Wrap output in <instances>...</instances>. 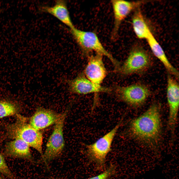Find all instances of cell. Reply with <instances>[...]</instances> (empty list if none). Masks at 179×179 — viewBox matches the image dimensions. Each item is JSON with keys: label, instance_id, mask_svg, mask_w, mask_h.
<instances>
[{"label": "cell", "instance_id": "cell-3", "mask_svg": "<svg viewBox=\"0 0 179 179\" xmlns=\"http://www.w3.org/2000/svg\"><path fill=\"white\" fill-rule=\"evenodd\" d=\"M68 30L83 55H88L94 52L108 58L116 68L119 67L120 63L105 49L95 32L83 31L75 26L69 28Z\"/></svg>", "mask_w": 179, "mask_h": 179}, {"label": "cell", "instance_id": "cell-7", "mask_svg": "<svg viewBox=\"0 0 179 179\" xmlns=\"http://www.w3.org/2000/svg\"><path fill=\"white\" fill-rule=\"evenodd\" d=\"M115 92L121 100L135 107L143 105L151 94L150 90L147 86L140 83L126 86H117Z\"/></svg>", "mask_w": 179, "mask_h": 179}, {"label": "cell", "instance_id": "cell-21", "mask_svg": "<svg viewBox=\"0 0 179 179\" xmlns=\"http://www.w3.org/2000/svg\"><path fill=\"white\" fill-rule=\"evenodd\" d=\"M1 9L0 8V11H1Z\"/></svg>", "mask_w": 179, "mask_h": 179}, {"label": "cell", "instance_id": "cell-18", "mask_svg": "<svg viewBox=\"0 0 179 179\" xmlns=\"http://www.w3.org/2000/svg\"><path fill=\"white\" fill-rule=\"evenodd\" d=\"M116 173V167L115 165L111 164L102 172L88 179H109L114 175Z\"/></svg>", "mask_w": 179, "mask_h": 179}, {"label": "cell", "instance_id": "cell-16", "mask_svg": "<svg viewBox=\"0 0 179 179\" xmlns=\"http://www.w3.org/2000/svg\"><path fill=\"white\" fill-rule=\"evenodd\" d=\"M132 24L136 35L139 39H145L151 33L143 15L139 10L136 11L132 18Z\"/></svg>", "mask_w": 179, "mask_h": 179}, {"label": "cell", "instance_id": "cell-12", "mask_svg": "<svg viewBox=\"0 0 179 179\" xmlns=\"http://www.w3.org/2000/svg\"><path fill=\"white\" fill-rule=\"evenodd\" d=\"M61 114L52 110L39 107L30 118L29 123L35 129L40 131L55 124Z\"/></svg>", "mask_w": 179, "mask_h": 179}, {"label": "cell", "instance_id": "cell-15", "mask_svg": "<svg viewBox=\"0 0 179 179\" xmlns=\"http://www.w3.org/2000/svg\"><path fill=\"white\" fill-rule=\"evenodd\" d=\"M146 39L153 53L163 64L169 74L178 79V71L169 61L163 49L152 33Z\"/></svg>", "mask_w": 179, "mask_h": 179}, {"label": "cell", "instance_id": "cell-11", "mask_svg": "<svg viewBox=\"0 0 179 179\" xmlns=\"http://www.w3.org/2000/svg\"><path fill=\"white\" fill-rule=\"evenodd\" d=\"M114 17L112 32L113 38L116 36L123 21L130 12L141 3L140 2L130 1L122 0L111 1Z\"/></svg>", "mask_w": 179, "mask_h": 179}, {"label": "cell", "instance_id": "cell-20", "mask_svg": "<svg viewBox=\"0 0 179 179\" xmlns=\"http://www.w3.org/2000/svg\"><path fill=\"white\" fill-rule=\"evenodd\" d=\"M0 179H5L2 176L0 175Z\"/></svg>", "mask_w": 179, "mask_h": 179}, {"label": "cell", "instance_id": "cell-17", "mask_svg": "<svg viewBox=\"0 0 179 179\" xmlns=\"http://www.w3.org/2000/svg\"><path fill=\"white\" fill-rule=\"evenodd\" d=\"M19 109L18 105L10 101L0 100V119L14 115Z\"/></svg>", "mask_w": 179, "mask_h": 179}, {"label": "cell", "instance_id": "cell-5", "mask_svg": "<svg viewBox=\"0 0 179 179\" xmlns=\"http://www.w3.org/2000/svg\"><path fill=\"white\" fill-rule=\"evenodd\" d=\"M152 60L148 53L138 46L134 47L117 71L121 75L129 76L143 73L151 66Z\"/></svg>", "mask_w": 179, "mask_h": 179}, {"label": "cell", "instance_id": "cell-10", "mask_svg": "<svg viewBox=\"0 0 179 179\" xmlns=\"http://www.w3.org/2000/svg\"><path fill=\"white\" fill-rule=\"evenodd\" d=\"M103 56L100 54L89 56L87 63L84 71L86 77L94 84L101 86L107 73L104 63Z\"/></svg>", "mask_w": 179, "mask_h": 179}, {"label": "cell", "instance_id": "cell-19", "mask_svg": "<svg viewBox=\"0 0 179 179\" xmlns=\"http://www.w3.org/2000/svg\"><path fill=\"white\" fill-rule=\"evenodd\" d=\"M0 173L10 179H16L15 177L8 166L4 156L0 153Z\"/></svg>", "mask_w": 179, "mask_h": 179}, {"label": "cell", "instance_id": "cell-13", "mask_svg": "<svg viewBox=\"0 0 179 179\" xmlns=\"http://www.w3.org/2000/svg\"><path fill=\"white\" fill-rule=\"evenodd\" d=\"M39 10L40 12L47 13L53 16L69 28L74 26L70 17L66 0H57L54 4L51 6H41L39 7Z\"/></svg>", "mask_w": 179, "mask_h": 179}, {"label": "cell", "instance_id": "cell-8", "mask_svg": "<svg viewBox=\"0 0 179 179\" xmlns=\"http://www.w3.org/2000/svg\"><path fill=\"white\" fill-rule=\"evenodd\" d=\"M179 85L176 81L169 74L167 76V97L169 108L168 124L173 134L176 124L179 107Z\"/></svg>", "mask_w": 179, "mask_h": 179}, {"label": "cell", "instance_id": "cell-1", "mask_svg": "<svg viewBox=\"0 0 179 179\" xmlns=\"http://www.w3.org/2000/svg\"><path fill=\"white\" fill-rule=\"evenodd\" d=\"M159 105L153 103L144 113L130 122L129 133L131 136L152 148L158 145L161 136Z\"/></svg>", "mask_w": 179, "mask_h": 179}, {"label": "cell", "instance_id": "cell-2", "mask_svg": "<svg viewBox=\"0 0 179 179\" xmlns=\"http://www.w3.org/2000/svg\"><path fill=\"white\" fill-rule=\"evenodd\" d=\"M17 119L14 123L7 127L8 134L13 139L22 140L30 147L36 150L43 157V135L38 130L27 123V119L18 115Z\"/></svg>", "mask_w": 179, "mask_h": 179}, {"label": "cell", "instance_id": "cell-22", "mask_svg": "<svg viewBox=\"0 0 179 179\" xmlns=\"http://www.w3.org/2000/svg\"></svg>", "mask_w": 179, "mask_h": 179}, {"label": "cell", "instance_id": "cell-4", "mask_svg": "<svg viewBox=\"0 0 179 179\" xmlns=\"http://www.w3.org/2000/svg\"><path fill=\"white\" fill-rule=\"evenodd\" d=\"M122 121L121 120L112 130L94 143L86 145V156L98 170L105 168L107 156L111 150L113 141Z\"/></svg>", "mask_w": 179, "mask_h": 179}, {"label": "cell", "instance_id": "cell-9", "mask_svg": "<svg viewBox=\"0 0 179 179\" xmlns=\"http://www.w3.org/2000/svg\"><path fill=\"white\" fill-rule=\"evenodd\" d=\"M65 82L68 86L69 91L72 93L86 94L111 91L109 88L94 84L82 74L74 79L66 80Z\"/></svg>", "mask_w": 179, "mask_h": 179}, {"label": "cell", "instance_id": "cell-14", "mask_svg": "<svg viewBox=\"0 0 179 179\" xmlns=\"http://www.w3.org/2000/svg\"><path fill=\"white\" fill-rule=\"evenodd\" d=\"M30 147L22 140L13 139L6 144L5 154L7 157L25 159L34 162V159L30 151Z\"/></svg>", "mask_w": 179, "mask_h": 179}, {"label": "cell", "instance_id": "cell-6", "mask_svg": "<svg viewBox=\"0 0 179 179\" xmlns=\"http://www.w3.org/2000/svg\"><path fill=\"white\" fill-rule=\"evenodd\" d=\"M68 111L66 110L62 113L60 118L55 124L53 132L46 143V148L42 158L47 166L48 162L60 155L64 147L63 127Z\"/></svg>", "mask_w": 179, "mask_h": 179}]
</instances>
